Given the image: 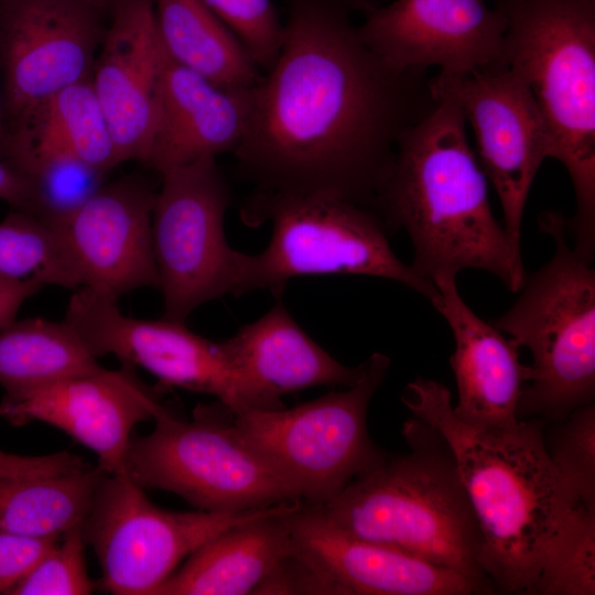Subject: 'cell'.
I'll list each match as a JSON object with an SVG mask.
<instances>
[{"label":"cell","mask_w":595,"mask_h":595,"mask_svg":"<svg viewBox=\"0 0 595 595\" xmlns=\"http://www.w3.org/2000/svg\"><path fill=\"white\" fill-rule=\"evenodd\" d=\"M564 421L547 446L550 459L572 500L595 507L594 404L575 409Z\"/></svg>","instance_id":"cell-31"},{"label":"cell","mask_w":595,"mask_h":595,"mask_svg":"<svg viewBox=\"0 0 595 595\" xmlns=\"http://www.w3.org/2000/svg\"><path fill=\"white\" fill-rule=\"evenodd\" d=\"M241 219L270 223V241L257 255L235 250L232 295L268 290L280 299L288 282L302 275L351 274L399 282L430 302L435 284L392 250L390 232L370 206L327 194L291 195L256 191Z\"/></svg>","instance_id":"cell-6"},{"label":"cell","mask_w":595,"mask_h":595,"mask_svg":"<svg viewBox=\"0 0 595 595\" xmlns=\"http://www.w3.org/2000/svg\"><path fill=\"white\" fill-rule=\"evenodd\" d=\"M101 467L41 477H0V531L60 537L85 519Z\"/></svg>","instance_id":"cell-26"},{"label":"cell","mask_w":595,"mask_h":595,"mask_svg":"<svg viewBox=\"0 0 595 595\" xmlns=\"http://www.w3.org/2000/svg\"><path fill=\"white\" fill-rule=\"evenodd\" d=\"M164 63L154 0H122L112 10L90 75L120 163L148 159Z\"/></svg>","instance_id":"cell-19"},{"label":"cell","mask_w":595,"mask_h":595,"mask_svg":"<svg viewBox=\"0 0 595 595\" xmlns=\"http://www.w3.org/2000/svg\"><path fill=\"white\" fill-rule=\"evenodd\" d=\"M551 259L528 277L512 305L490 323L530 350L517 416L564 419L595 396V270L569 244L566 218L544 213Z\"/></svg>","instance_id":"cell-7"},{"label":"cell","mask_w":595,"mask_h":595,"mask_svg":"<svg viewBox=\"0 0 595 595\" xmlns=\"http://www.w3.org/2000/svg\"><path fill=\"white\" fill-rule=\"evenodd\" d=\"M0 275L77 290L80 275L58 230L35 216L12 209L0 221Z\"/></svg>","instance_id":"cell-28"},{"label":"cell","mask_w":595,"mask_h":595,"mask_svg":"<svg viewBox=\"0 0 595 595\" xmlns=\"http://www.w3.org/2000/svg\"><path fill=\"white\" fill-rule=\"evenodd\" d=\"M402 434L409 453L386 455L314 507L354 537L451 570L480 594L495 593L480 563L478 523L448 446L416 418L404 424Z\"/></svg>","instance_id":"cell-4"},{"label":"cell","mask_w":595,"mask_h":595,"mask_svg":"<svg viewBox=\"0 0 595 595\" xmlns=\"http://www.w3.org/2000/svg\"><path fill=\"white\" fill-rule=\"evenodd\" d=\"M8 145H9V137L6 129L3 110H2V101H1V93H0V159L1 160H4L6 158Z\"/></svg>","instance_id":"cell-38"},{"label":"cell","mask_w":595,"mask_h":595,"mask_svg":"<svg viewBox=\"0 0 595 595\" xmlns=\"http://www.w3.org/2000/svg\"><path fill=\"white\" fill-rule=\"evenodd\" d=\"M252 87H218L152 141L145 164L159 172L224 152L242 142L252 109Z\"/></svg>","instance_id":"cell-27"},{"label":"cell","mask_w":595,"mask_h":595,"mask_svg":"<svg viewBox=\"0 0 595 595\" xmlns=\"http://www.w3.org/2000/svg\"><path fill=\"white\" fill-rule=\"evenodd\" d=\"M221 343L235 369L267 410L284 408L281 397L286 393L320 386H353L366 369V361L348 367L333 358L301 328L280 299Z\"/></svg>","instance_id":"cell-21"},{"label":"cell","mask_w":595,"mask_h":595,"mask_svg":"<svg viewBox=\"0 0 595 595\" xmlns=\"http://www.w3.org/2000/svg\"><path fill=\"white\" fill-rule=\"evenodd\" d=\"M0 199L12 209L26 210L30 202V184L26 176L9 162L0 159Z\"/></svg>","instance_id":"cell-37"},{"label":"cell","mask_w":595,"mask_h":595,"mask_svg":"<svg viewBox=\"0 0 595 595\" xmlns=\"http://www.w3.org/2000/svg\"><path fill=\"white\" fill-rule=\"evenodd\" d=\"M504 63L528 85L547 126L550 158L566 169L576 209L575 252L595 255V0H496Z\"/></svg>","instance_id":"cell-5"},{"label":"cell","mask_w":595,"mask_h":595,"mask_svg":"<svg viewBox=\"0 0 595 595\" xmlns=\"http://www.w3.org/2000/svg\"><path fill=\"white\" fill-rule=\"evenodd\" d=\"M402 402L448 446L478 523L480 563L495 591L531 594L544 553L576 506L547 450L543 421L478 428L453 411L448 389L418 377Z\"/></svg>","instance_id":"cell-2"},{"label":"cell","mask_w":595,"mask_h":595,"mask_svg":"<svg viewBox=\"0 0 595 595\" xmlns=\"http://www.w3.org/2000/svg\"><path fill=\"white\" fill-rule=\"evenodd\" d=\"M434 284L439 293L431 303L445 318L455 342L450 357L457 388L454 413L478 428L516 426L518 403L528 380L519 346L469 307L456 279L442 278Z\"/></svg>","instance_id":"cell-20"},{"label":"cell","mask_w":595,"mask_h":595,"mask_svg":"<svg viewBox=\"0 0 595 595\" xmlns=\"http://www.w3.org/2000/svg\"><path fill=\"white\" fill-rule=\"evenodd\" d=\"M158 32L167 56L224 88L260 79L234 33L201 0H154Z\"/></svg>","instance_id":"cell-24"},{"label":"cell","mask_w":595,"mask_h":595,"mask_svg":"<svg viewBox=\"0 0 595 595\" xmlns=\"http://www.w3.org/2000/svg\"><path fill=\"white\" fill-rule=\"evenodd\" d=\"M301 505L293 500L241 511H170L153 505L126 472L107 473L97 486L82 532L99 562L100 588L115 595H152L181 561L212 538Z\"/></svg>","instance_id":"cell-10"},{"label":"cell","mask_w":595,"mask_h":595,"mask_svg":"<svg viewBox=\"0 0 595 595\" xmlns=\"http://www.w3.org/2000/svg\"><path fill=\"white\" fill-rule=\"evenodd\" d=\"M3 0H0V4L2 3Z\"/></svg>","instance_id":"cell-40"},{"label":"cell","mask_w":595,"mask_h":595,"mask_svg":"<svg viewBox=\"0 0 595 595\" xmlns=\"http://www.w3.org/2000/svg\"><path fill=\"white\" fill-rule=\"evenodd\" d=\"M30 184L29 213L56 227L102 185L105 172L58 152L26 153L13 162ZM23 212V210H22Z\"/></svg>","instance_id":"cell-29"},{"label":"cell","mask_w":595,"mask_h":595,"mask_svg":"<svg viewBox=\"0 0 595 595\" xmlns=\"http://www.w3.org/2000/svg\"><path fill=\"white\" fill-rule=\"evenodd\" d=\"M102 368L65 321L25 318L0 329L3 402L17 401L56 382Z\"/></svg>","instance_id":"cell-25"},{"label":"cell","mask_w":595,"mask_h":595,"mask_svg":"<svg viewBox=\"0 0 595 595\" xmlns=\"http://www.w3.org/2000/svg\"><path fill=\"white\" fill-rule=\"evenodd\" d=\"M32 152H58L107 173L120 164L90 77L43 102L9 137L4 161Z\"/></svg>","instance_id":"cell-23"},{"label":"cell","mask_w":595,"mask_h":595,"mask_svg":"<svg viewBox=\"0 0 595 595\" xmlns=\"http://www.w3.org/2000/svg\"><path fill=\"white\" fill-rule=\"evenodd\" d=\"M85 2L89 3L90 6L95 7L99 11L102 9H112L119 4L122 0H84Z\"/></svg>","instance_id":"cell-39"},{"label":"cell","mask_w":595,"mask_h":595,"mask_svg":"<svg viewBox=\"0 0 595 595\" xmlns=\"http://www.w3.org/2000/svg\"><path fill=\"white\" fill-rule=\"evenodd\" d=\"M288 519L295 555L311 574L314 594H478L467 578L451 570L345 532L317 507L303 504Z\"/></svg>","instance_id":"cell-16"},{"label":"cell","mask_w":595,"mask_h":595,"mask_svg":"<svg viewBox=\"0 0 595 595\" xmlns=\"http://www.w3.org/2000/svg\"><path fill=\"white\" fill-rule=\"evenodd\" d=\"M153 430L132 436L126 473L139 486L173 493L197 510L261 509L301 500L272 465L237 432L221 403L199 404L193 419L167 408Z\"/></svg>","instance_id":"cell-8"},{"label":"cell","mask_w":595,"mask_h":595,"mask_svg":"<svg viewBox=\"0 0 595 595\" xmlns=\"http://www.w3.org/2000/svg\"><path fill=\"white\" fill-rule=\"evenodd\" d=\"M301 506L223 531L195 550L152 595L256 594L275 569L294 554L288 515Z\"/></svg>","instance_id":"cell-22"},{"label":"cell","mask_w":595,"mask_h":595,"mask_svg":"<svg viewBox=\"0 0 595 595\" xmlns=\"http://www.w3.org/2000/svg\"><path fill=\"white\" fill-rule=\"evenodd\" d=\"M531 594H595V507L571 510L544 553Z\"/></svg>","instance_id":"cell-30"},{"label":"cell","mask_w":595,"mask_h":595,"mask_svg":"<svg viewBox=\"0 0 595 595\" xmlns=\"http://www.w3.org/2000/svg\"><path fill=\"white\" fill-rule=\"evenodd\" d=\"M63 321L96 358L112 354L122 364L149 371L162 387L210 394L232 413L266 410L223 343L202 337L185 323L127 316L116 300L86 286L75 290Z\"/></svg>","instance_id":"cell-13"},{"label":"cell","mask_w":595,"mask_h":595,"mask_svg":"<svg viewBox=\"0 0 595 595\" xmlns=\"http://www.w3.org/2000/svg\"><path fill=\"white\" fill-rule=\"evenodd\" d=\"M84 0L0 4L2 110L8 137L50 97L90 77L105 29Z\"/></svg>","instance_id":"cell-14"},{"label":"cell","mask_w":595,"mask_h":595,"mask_svg":"<svg viewBox=\"0 0 595 595\" xmlns=\"http://www.w3.org/2000/svg\"><path fill=\"white\" fill-rule=\"evenodd\" d=\"M43 286L30 281H14L0 275V329L15 321L26 299Z\"/></svg>","instance_id":"cell-36"},{"label":"cell","mask_w":595,"mask_h":595,"mask_svg":"<svg viewBox=\"0 0 595 595\" xmlns=\"http://www.w3.org/2000/svg\"><path fill=\"white\" fill-rule=\"evenodd\" d=\"M280 52L253 86L235 154L257 191L327 194L375 209L415 111L416 77L389 69L366 45L365 0H288ZM425 116V115H424Z\"/></svg>","instance_id":"cell-1"},{"label":"cell","mask_w":595,"mask_h":595,"mask_svg":"<svg viewBox=\"0 0 595 595\" xmlns=\"http://www.w3.org/2000/svg\"><path fill=\"white\" fill-rule=\"evenodd\" d=\"M363 377L291 409L232 413L239 435L307 506H322L386 454L367 430L370 400L387 376L390 358L374 353Z\"/></svg>","instance_id":"cell-9"},{"label":"cell","mask_w":595,"mask_h":595,"mask_svg":"<svg viewBox=\"0 0 595 595\" xmlns=\"http://www.w3.org/2000/svg\"><path fill=\"white\" fill-rule=\"evenodd\" d=\"M237 37L257 67L274 63L283 40L271 0H201Z\"/></svg>","instance_id":"cell-33"},{"label":"cell","mask_w":595,"mask_h":595,"mask_svg":"<svg viewBox=\"0 0 595 595\" xmlns=\"http://www.w3.org/2000/svg\"><path fill=\"white\" fill-rule=\"evenodd\" d=\"M89 465L79 456L58 452L24 456L0 451V477H41L82 470Z\"/></svg>","instance_id":"cell-35"},{"label":"cell","mask_w":595,"mask_h":595,"mask_svg":"<svg viewBox=\"0 0 595 595\" xmlns=\"http://www.w3.org/2000/svg\"><path fill=\"white\" fill-rule=\"evenodd\" d=\"M433 99L462 110L477 142L479 165L498 196L511 252L523 264L521 228L527 198L551 141L524 80L506 63L469 73L439 74L429 83Z\"/></svg>","instance_id":"cell-12"},{"label":"cell","mask_w":595,"mask_h":595,"mask_svg":"<svg viewBox=\"0 0 595 595\" xmlns=\"http://www.w3.org/2000/svg\"><path fill=\"white\" fill-rule=\"evenodd\" d=\"M487 185L462 110L437 101L398 140L375 209L390 235L407 232L410 264L424 279L434 283L476 269L518 292L526 271L491 210Z\"/></svg>","instance_id":"cell-3"},{"label":"cell","mask_w":595,"mask_h":595,"mask_svg":"<svg viewBox=\"0 0 595 595\" xmlns=\"http://www.w3.org/2000/svg\"><path fill=\"white\" fill-rule=\"evenodd\" d=\"M82 523L64 532L10 595H87L94 592Z\"/></svg>","instance_id":"cell-32"},{"label":"cell","mask_w":595,"mask_h":595,"mask_svg":"<svg viewBox=\"0 0 595 595\" xmlns=\"http://www.w3.org/2000/svg\"><path fill=\"white\" fill-rule=\"evenodd\" d=\"M161 176L151 226L163 317L185 323L198 306L231 293L235 249L224 231L230 193L215 158Z\"/></svg>","instance_id":"cell-11"},{"label":"cell","mask_w":595,"mask_h":595,"mask_svg":"<svg viewBox=\"0 0 595 595\" xmlns=\"http://www.w3.org/2000/svg\"><path fill=\"white\" fill-rule=\"evenodd\" d=\"M134 367L102 368L69 378L22 399L0 403V416L14 425L40 421L60 429L93 451L108 474L125 473L131 433L165 410Z\"/></svg>","instance_id":"cell-17"},{"label":"cell","mask_w":595,"mask_h":595,"mask_svg":"<svg viewBox=\"0 0 595 595\" xmlns=\"http://www.w3.org/2000/svg\"><path fill=\"white\" fill-rule=\"evenodd\" d=\"M363 12L360 36L392 72L457 75L504 62L505 19L484 0H394Z\"/></svg>","instance_id":"cell-15"},{"label":"cell","mask_w":595,"mask_h":595,"mask_svg":"<svg viewBox=\"0 0 595 595\" xmlns=\"http://www.w3.org/2000/svg\"><path fill=\"white\" fill-rule=\"evenodd\" d=\"M155 192L125 177L104 184L56 228L82 286L116 301L141 288L159 289L152 242Z\"/></svg>","instance_id":"cell-18"},{"label":"cell","mask_w":595,"mask_h":595,"mask_svg":"<svg viewBox=\"0 0 595 595\" xmlns=\"http://www.w3.org/2000/svg\"><path fill=\"white\" fill-rule=\"evenodd\" d=\"M60 537H29L0 531V595H10Z\"/></svg>","instance_id":"cell-34"}]
</instances>
